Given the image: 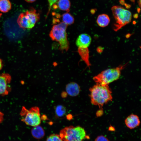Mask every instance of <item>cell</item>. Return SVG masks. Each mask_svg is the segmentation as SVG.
I'll return each instance as SVG.
<instances>
[{"label": "cell", "instance_id": "7c38bea8", "mask_svg": "<svg viewBox=\"0 0 141 141\" xmlns=\"http://www.w3.org/2000/svg\"><path fill=\"white\" fill-rule=\"evenodd\" d=\"M70 5L69 0H57L52 7L55 9H58L61 10L69 12Z\"/></svg>", "mask_w": 141, "mask_h": 141}, {"label": "cell", "instance_id": "30bf717a", "mask_svg": "<svg viewBox=\"0 0 141 141\" xmlns=\"http://www.w3.org/2000/svg\"><path fill=\"white\" fill-rule=\"evenodd\" d=\"M125 122L127 127L131 129L138 126L140 124V121L137 115L131 114L126 118Z\"/></svg>", "mask_w": 141, "mask_h": 141}, {"label": "cell", "instance_id": "9a60e30c", "mask_svg": "<svg viewBox=\"0 0 141 141\" xmlns=\"http://www.w3.org/2000/svg\"><path fill=\"white\" fill-rule=\"evenodd\" d=\"M31 133L33 136L37 139L43 138L45 135L43 128L39 125L34 127L31 130Z\"/></svg>", "mask_w": 141, "mask_h": 141}, {"label": "cell", "instance_id": "7a4b0ae2", "mask_svg": "<svg viewBox=\"0 0 141 141\" xmlns=\"http://www.w3.org/2000/svg\"><path fill=\"white\" fill-rule=\"evenodd\" d=\"M54 24L50 32L49 36L52 40L58 42L60 50L67 51L69 48L66 32L67 25L63 22Z\"/></svg>", "mask_w": 141, "mask_h": 141}, {"label": "cell", "instance_id": "9c48e42d", "mask_svg": "<svg viewBox=\"0 0 141 141\" xmlns=\"http://www.w3.org/2000/svg\"><path fill=\"white\" fill-rule=\"evenodd\" d=\"M91 41V38L89 34L83 33L80 35L76 40V44L78 47L88 48Z\"/></svg>", "mask_w": 141, "mask_h": 141}, {"label": "cell", "instance_id": "277c9868", "mask_svg": "<svg viewBox=\"0 0 141 141\" xmlns=\"http://www.w3.org/2000/svg\"><path fill=\"white\" fill-rule=\"evenodd\" d=\"M115 22L113 29L117 31L131 21L132 14L129 10L119 5H115L111 8Z\"/></svg>", "mask_w": 141, "mask_h": 141}, {"label": "cell", "instance_id": "5bb4252c", "mask_svg": "<svg viewBox=\"0 0 141 141\" xmlns=\"http://www.w3.org/2000/svg\"><path fill=\"white\" fill-rule=\"evenodd\" d=\"M110 21V19L109 16L108 15L105 14L99 15L96 20L98 25L102 27L107 26L109 25Z\"/></svg>", "mask_w": 141, "mask_h": 141}, {"label": "cell", "instance_id": "7402d4cb", "mask_svg": "<svg viewBox=\"0 0 141 141\" xmlns=\"http://www.w3.org/2000/svg\"><path fill=\"white\" fill-rule=\"evenodd\" d=\"M4 119V114L3 113L0 111V123H1L3 121Z\"/></svg>", "mask_w": 141, "mask_h": 141}, {"label": "cell", "instance_id": "8992f818", "mask_svg": "<svg viewBox=\"0 0 141 141\" xmlns=\"http://www.w3.org/2000/svg\"><path fill=\"white\" fill-rule=\"evenodd\" d=\"M21 120L26 125L35 127L39 125L41 122L40 109L37 107L27 109L23 107L20 112Z\"/></svg>", "mask_w": 141, "mask_h": 141}, {"label": "cell", "instance_id": "d4e9b609", "mask_svg": "<svg viewBox=\"0 0 141 141\" xmlns=\"http://www.w3.org/2000/svg\"><path fill=\"white\" fill-rule=\"evenodd\" d=\"M138 3L139 6L140 7L141 5V0H138Z\"/></svg>", "mask_w": 141, "mask_h": 141}, {"label": "cell", "instance_id": "ba28073f", "mask_svg": "<svg viewBox=\"0 0 141 141\" xmlns=\"http://www.w3.org/2000/svg\"><path fill=\"white\" fill-rule=\"evenodd\" d=\"M11 80V77L9 74H0V95L4 96L9 93L11 90L9 85Z\"/></svg>", "mask_w": 141, "mask_h": 141}, {"label": "cell", "instance_id": "3957f363", "mask_svg": "<svg viewBox=\"0 0 141 141\" xmlns=\"http://www.w3.org/2000/svg\"><path fill=\"white\" fill-rule=\"evenodd\" d=\"M126 65H120L116 68L104 70L93 77V80L96 84L103 85H108L109 83L119 78L121 71Z\"/></svg>", "mask_w": 141, "mask_h": 141}, {"label": "cell", "instance_id": "cb8c5ba5", "mask_svg": "<svg viewBox=\"0 0 141 141\" xmlns=\"http://www.w3.org/2000/svg\"><path fill=\"white\" fill-rule=\"evenodd\" d=\"M26 1V2H28V3H32L33 2L35 1H36V0H25Z\"/></svg>", "mask_w": 141, "mask_h": 141}, {"label": "cell", "instance_id": "484cf974", "mask_svg": "<svg viewBox=\"0 0 141 141\" xmlns=\"http://www.w3.org/2000/svg\"><path fill=\"white\" fill-rule=\"evenodd\" d=\"M2 15V14L1 13H0V18Z\"/></svg>", "mask_w": 141, "mask_h": 141}, {"label": "cell", "instance_id": "ac0fdd59", "mask_svg": "<svg viewBox=\"0 0 141 141\" xmlns=\"http://www.w3.org/2000/svg\"><path fill=\"white\" fill-rule=\"evenodd\" d=\"M66 113V109L63 106L58 105L56 107L55 109V113L57 117H62L65 115Z\"/></svg>", "mask_w": 141, "mask_h": 141}, {"label": "cell", "instance_id": "8fae6325", "mask_svg": "<svg viewBox=\"0 0 141 141\" xmlns=\"http://www.w3.org/2000/svg\"><path fill=\"white\" fill-rule=\"evenodd\" d=\"M67 93L70 96L74 97L77 96L79 93L80 87L76 83L72 82L67 84L66 87Z\"/></svg>", "mask_w": 141, "mask_h": 141}, {"label": "cell", "instance_id": "52a82bcc", "mask_svg": "<svg viewBox=\"0 0 141 141\" xmlns=\"http://www.w3.org/2000/svg\"><path fill=\"white\" fill-rule=\"evenodd\" d=\"M39 14L33 7L24 13H21L17 20L19 27L23 29H31L35 26L40 19Z\"/></svg>", "mask_w": 141, "mask_h": 141}, {"label": "cell", "instance_id": "e0dca14e", "mask_svg": "<svg viewBox=\"0 0 141 141\" xmlns=\"http://www.w3.org/2000/svg\"><path fill=\"white\" fill-rule=\"evenodd\" d=\"M63 22L67 25H70L73 24L74 22V17L68 12L63 13L61 16Z\"/></svg>", "mask_w": 141, "mask_h": 141}, {"label": "cell", "instance_id": "603a6c76", "mask_svg": "<svg viewBox=\"0 0 141 141\" xmlns=\"http://www.w3.org/2000/svg\"><path fill=\"white\" fill-rule=\"evenodd\" d=\"M3 64L2 60L0 58V70L3 67Z\"/></svg>", "mask_w": 141, "mask_h": 141}, {"label": "cell", "instance_id": "4fadbf2b", "mask_svg": "<svg viewBox=\"0 0 141 141\" xmlns=\"http://www.w3.org/2000/svg\"><path fill=\"white\" fill-rule=\"evenodd\" d=\"M78 51L82 60L87 66L89 67L90 64L89 60V51L88 48L78 47Z\"/></svg>", "mask_w": 141, "mask_h": 141}, {"label": "cell", "instance_id": "d6986e66", "mask_svg": "<svg viewBox=\"0 0 141 141\" xmlns=\"http://www.w3.org/2000/svg\"><path fill=\"white\" fill-rule=\"evenodd\" d=\"M45 141H63L60 135L57 134H52L50 135Z\"/></svg>", "mask_w": 141, "mask_h": 141}, {"label": "cell", "instance_id": "44dd1931", "mask_svg": "<svg viewBox=\"0 0 141 141\" xmlns=\"http://www.w3.org/2000/svg\"><path fill=\"white\" fill-rule=\"evenodd\" d=\"M57 0H48L49 5V8L47 16L48 15L49 13L51 8L53 5L56 2Z\"/></svg>", "mask_w": 141, "mask_h": 141}, {"label": "cell", "instance_id": "2e32d148", "mask_svg": "<svg viewBox=\"0 0 141 141\" xmlns=\"http://www.w3.org/2000/svg\"><path fill=\"white\" fill-rule=\"evenodd\" d=\"M11 3L9 0H0V11L5 13L11 9Z\"/></svg>", "mask_w": 141, "mask_h": 141}, {"label": "cell", "instance_id": "ffe728a7", "mask_svg": "<svg viewBox=\"0 0 141 141\" xmlns=\"http://www.w3.org/2000/svg\"><path fill=\"white\" fill-rule=\"evenodd\" d=\"M95 141H109L106 137L103 135L98 136L95 139Z\"/></svg>", "mask_w": 141, "mask_h": 141}, {"label": "cell", "instance_id": "5b68a950", "mask_svg": "<svg viewBox=\"0 0 141 141\" xmlns=\"http://www.w3.org/2000/svg\"><path fill=\"white\" fill-rule=\"evenodd\" d=\"M59 135L63 141H83L87 138L85 130L79 126L65 127L60 131Z\"/></svg>", "mask_w": 141, "mask_h": 141}, {"label": "cell", "instance_id": "6da1fadb", "mask_svg": "<svg viewBox=\"0 0 141 141\" xmlns=\"http://www.w3.org/2000/svg\"><path fill=\"white\" fill-rule=\"evenodd\" d=\"M89 90L91 103L98 106L101 109L104 104L112 100V91L108 85L96 84Z\"/></svg>", "mask_w": 141, "mask_h": 141}]
</instances>
